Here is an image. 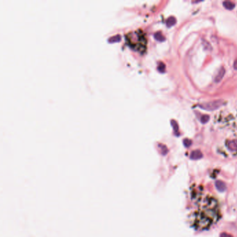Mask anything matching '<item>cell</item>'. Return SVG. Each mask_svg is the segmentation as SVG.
<instances>
[{"mask_svg": "<svg viewBox=\"0 0 237 237\" xmlns=\"http://www.w3.org/2000/svg\"><path fill=\"white\" fill-rule=\"evenodd\" d=\"M216 187L220 192H224L225 189H226V185L222 181H216Z\"/></svg>", "mask_w": 237, "mask_h": 237, "instance_id": "obj_4", "label": "cell"}, {"mask_svg": "<svg viewBox=\"0 0 237 237\" xmlns=\"http://www.w3.org/2000/svg\"><path fill=\"white\" fill-rule=\"evenodd\" d=\"M155 37H156V39L159 40V41H164V40H165V39H164V37L162 36V34H161V33H156V34H155Z\"/></svg>", "mask_w": 237, "mask_h": 237, "instance_id": "obj_7", "label": "cell"}, {"mask_svg": "<svg viewBox=\"0 0 237 237\" xmlns=\"http://www.w3.org/2000/svg\"><path fill=\"white\" fill-rule=\"evenodd\" d=\"M158 69L159 70V71H161V72H163L165 70V65L163 64V63H160Z\"/></svg>", "mask_w": 237, "mask_h": 237, "instance_id": "obj_8", "label": "cell"}, {"mask_svg": "<svg viewBox=\"0 0 237 237\" xmlns=\"http://www.w3.org/2000/svg\"><path fill=\"white\" fill-rule=\"evenodd\" d=\"M125 41L132 49L143 53L147 47L146 34L141 29L130 31L125 34Z\"/></svg>", "mask_w": 237, "mask_h": 237, "instance_id": "obj_2", "label": "cell"}, {"mask_svg": "<svg viewBox=\"0 0 237 237\" xmlns=\"http://www.w3.org/2000/svg\"><path fill=\"white\" fill-rule=\"evenodd\" d=\"M220 237H233V236H232V235H229V234L223 232V233H222V234H221V236H220Z\"/></svg>", "mask_w": 237, "mask_h": 237, "instance_id": "obj_11", "label": "cell"}, {"mask_svg": "<svg viewBox=\"0 0 237 237\" xmlns=\"http://www.w3.org/2000/svg\"><path fill=\"white\" fill-rule=\"evenodd\" d=\"M184 144L186 147H189L191 144V141L188 139H184Z\"/></svg>", "mask_w": 237, "mask_h": 237, "instance_id": "obj_10", "label": "cell"}, {"mask_svg": "<svg viewBox=\"0 0 237 237\" xmlns=\"http://www.w3.org/2000/svg\"><path fill=\"white\" fill-rule=\"evenodd\" d=\"M176 23V20L174 17H170L167 20V26L168 27H172L174 24Z\"/></svg>", "mask_w": 237, "mask_h": 237, "instance_id": "obj_6", "label": "cell"}, {"mask_svg": "<svg viewBox=\"0 0 237 237\" xmlns=\"http://www.w3.org/2000/svg\"><path fill=\"white\" fill-rule=\"evenodd\" d=\"M235 69H237V60L235 63Z\"/></svg>", "mask_w": 237, "mask_h": 237, "instance_id": "obj_12", "label": "cell"}, {"mask_svg": "<svg viewBox=\"0 0 237 237\" xmlns=\"http://www.w3.org/2000/svg\"><path fill=\"white\" fill-rule=\"evenodd\" d=\"M202 157V154L200 150H194L191 154L190 158L193 160H198Z\"/></svg>", "mask_w": 237, "mask_h": 237, "instance_id": "obj_3", "label": "cell"}, {"mask_svg": "<svg viewBox=\"0 0 237 237\" xmlns=\"http://www.w3.org/2000/svg\"><path fill=\"white\" fill-rule=\"evenodd\" d=\"M209 116L206 115V116H202V118H201V121L202 122H203V123H205V122H207L208 121H209Z\"/></svg>", "mask_w": 237, "mask_h": 237, "instance_id": "obj_9", "label": "cell"}, {"mask_svg": "<svg viewBox=\"0 0 237 237\" xmlns=\"http://www.w3.org/2000/svg\"><path fill=\"white\" fill-rule=\"evenodd\" d=\"M191 194L192 207L188 215L191 227L196 230H209L219 221L221 217L218 201L210 194L195 191Z\"/></svg>", "mask_w": 237, "mask_h": 237, "instance_id": "obj_1", "label": "cell"}, {"mask_svg": "<svg viewBox=\"0 0 237 237\" xmlns=\"http://www.w3.org/2000/svg\"><path fill=\"white\" fill-rule=\"evenodd\" d=\"M223 6L228 10H232L235 7V4L233 2H223Z\"/></svg>", "mask_w": 237, "mask_h": 237, "instance_id": "obj_5", "label": "cell"}]
</instances>
